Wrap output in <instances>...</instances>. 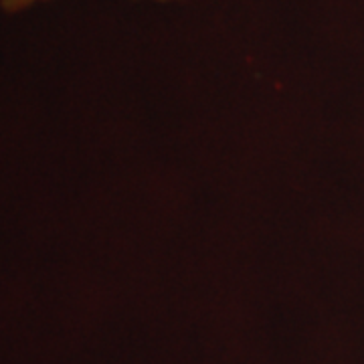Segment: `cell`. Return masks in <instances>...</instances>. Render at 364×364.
I'll use <instances>...</instances> for the list:
<instances>
[{
    "mask_svg": "<svg viewBox=\"0 0 364 364\" xmlns=\"http://www.w3.org/2000/svg\"><path fill=\"white\" fill-rule=\"evenodd\" d=\"M0 2L6 11L14 13V11H23V9H28V6H33L37 2H45V0H0Z\"/></svg>",
    "mask_w": 364,
    "mask_h": 364,
    "instance_id": "cell-1",
    "label": "cell"
}]
</instances>
